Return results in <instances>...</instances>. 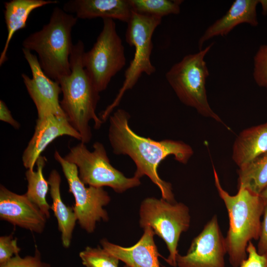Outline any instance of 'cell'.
Here are the masks:
<instances>
[{
    "label": "cell",
    "instance_id": "29",
    "mask_svg": "<svg viewBox=\"0 0 267 267\" xmlns=\"http://www.w3.org/2000/svg\"><path fill=\"white\" fill-rule=\"evenodd\" d=\"M257 250L261 254L267 253V204L265 203Z\"/></svg>",
    "mask_w": 267,
    "mask_h": 267
},
{
    "label": "cell",
    "instance_id": "1",
    "mask_svg": "<svg viewBox=\"0 0 267 267\" xmlns=\"http://www.w3.org/2000/svg\"><path fill=\"white\" fill-rule=\"evenodd\" d=\"M130 118L127 111L119 109L108 119V137L113 153L129 156L136 166L134 176L140 179L147 176L159 188L162 198L175 202L171 184L161 178L158 168L170 155L180 163L187 164L193 155L192 148L181 140L157 141L140 136L130 128Z\"/></svg>",
    "mask_w": 267,
    "mask_h": 267
},
{
    "label": "cell",
    "instance_id": "10",
    "mask_svg": "<svg viewBox=\"0 0 267 267\" xmlns=\"http://www.w3.org/2000/svg\"><path fill=\"white\" fill-rule=\"evenodd\" d=\"M54 157L62 168L69 191L74 197L73 208L79 224L87 232H93L97 222L109 219L104 207L110 202V196L103 187L86 186L79 178L77 167L66 160L58 151H55Z\"/></svg>",
    "mask_w": 267,
    "mask_h": 267
},
{
    "label": "cell",
    "instance_id": "16",
    "mask_svg": "<svg viewBox=\"0 0 267 267\" xmlns=\"http://www.w3.org/2000/svg\"><path fill=\"white\" fill-rule=\"evenodd\" d=\"M63 9L78 19L102 18L127 23L133 11L129 0H71L64 4Z\"/></svg>",
    "mask_w": 267,
    "mask_h": 267
},
{
    "label": "cell",
    "instance_id": "20",
    "mask_svg": "<svg viewBox=\"0 0 267 267\" xmlns=\"http://www.w3.org/2000/svg\"><path fill=\"white\" fill-rule=\"evenodd\" d=\"M47 181L52 200L51 209L57 221L58 229L61 232L62 245L67 248L71 244L77 218L73 208L67 206L62 201L60 194L61 179L59 173L56 170L51 171Z\"/></svg>",
    "mask_w": 267,
    "mask_h": 267
},
{
    "label": "cell",
    "instance_id": "25",
    "mask_svg": "<svg viewBox=\"0 0 267 267\" xmlns=\"http://www.w3.org/2000/svg\"><path fill=\"white\" fill-rule=\"evenodd\" d=\"M253 79L260 87L267 88V43L260 45L253 59Z\"/></svg>",
    "mask_w": 267,
    "mask_h": 267
},
{
    "label": "cell",
    "instance_id": "7",
    "mask_svg": "<svg viewBox=\"0 0 267 267\" xmlns=\"http://www.w3.org/2000/svg\"><path fill=\"white\" fill-rule=\"evenodd\" d=\"M139 222L140 227H151L155 234L163 239L169 253L165 261L169 265L177 267L179 238L190 226L188 207L181 202L147 197L141 203Z\"/></svg>",
    "mask_w": 267,
    "mask_h": 267
},
{
    "label": "cell",
    "instance_id": "34",
    "mask_svg": "<svg viewBox=\"0 0 267 267\" xmlns=\"http://www.w3.org/2000/svg\"><path fill=\"white\" fill-rule=\"evenodd\" d=\"M124 267H128V266H125Z\"/></svg>",
    "mask_w": 267,
    "mask_h": 267
},
{
    "label": "cell",
    "instance_id": "30",
    "mask_svg": "<svg viewBox=\"0 0 267 267\" xmlns=\"http://www.w3.org/2000/svg\"><path fill=\"white\" fill-rule=\"evenodd\" d=\"M0 120L10 124L15 129L20 127V123L13 118L7 105L2 100H0Z\"/></svg>",
    "mask_w": 267,
    "mask_h": 267
},
{
    "label": "cell",
    "instance_id": "21",
    "mask_svg": "<svg viewBox=\"0 0 267 267\" xmlns=\"http://www.w3.org/2000/svg\"><path fill=\"white\" fill-rule=\"evenodd\" d=\"M46 162V158L41 155L36 162V171L27 169L26 171L25 176L28 186L27 191L25 194L40 208L48 219L50 217L49 210L51 209L46 200L49 184L43 175V169Z\"/></svg>",
    "mask_w": 267,
    "mask_h": 267
},
{
    "label": "cell",
    "instance_id": "9",
    "mask_svg": "<svg viewBox=\"0 0 267 267\" xmlns=\"http://www.w3.org/2000/svg\"><path fill=\"white\" fill-rule=\"evenodd\" d=\"M103 28L92 48L85 52L83 64L99 92L126 63L124 47L111 19H103Z\"/></svg>",
    "mask_w": 267,
    "mask_h": 267
},
{
    "label": "cell",
    "instance_id": "12",
    "mask_svg": "<svg viewBox=\"0 0 267 267\" xmlns=\"http://www.w3.org/2000/svg\"><path fill=\"white\" fill-rule=\"evenodd\" d=\"M22 51L31 69L32 77L30 78L24 73L21 74V77L36 106L38 119L51 115L67 118L59 100V94L62 93L59 84L45 75L36 55L23 48Z\"/></svg>",
    "mask_w": 267,
    "mask_h": 267
},
{
    "label": "cell",
    "instance_id": "24",
    "mask_svg": "<svg viewBox=\"0 0 267 267\" xmlns=\"http://www.w3.org/2000/svg\"><path fill=\"white\" fill-rule=\"evenodd\" d=\"M86 267H118L119 260L102 247H87L79 254Z\"/></svg>",
    "mask_w": 267,
    "mask_h": 267
},
{
    "label": "cell",
    "instance_id": "13",
    "mask_svg": "<svg viewBox=\"0 0 267 267\" xmlns=\"http://www.w3.org/2000/svg\"><path fill=\"white\" fill-rule=\"evenodd\" d=\"M0 218L38 233L44 231L47 218L26 195L14 193L0 186Z\"/></svg>",
    "mask_w": 267,
    "mask_h": 267
},
{
    "label": "cell",
    "instance_id": "23",
    "mask_svg": "<svg viewBox=\"0 0 267 267\" xmlns=\"http://www.w3.org/2000/svg\"><path fill=\"white\" fill-rule=\"evenodd\" d=\"M133 11L162 18L170 14H178L181 0H129Z\"/></svg>",
    "mask_w": 267,
    "mask_h": 267
},
{
    "label": "cell",
    "instance_id": "14",
    "mask_svg": "<svg viewBox=\"0 0 267 267\" xmlns=\"http://www.w3.org/2000/svg\"><path fill=\"white\" fill-rule=\"evenodd\" d=\"M68 135L81 141L80 134L66 117L51 115L37 119L34 133L22 155L24 167L34 170L38 158L46 147L56 138Z\"/></svg>",
    "mask_w": 267,
    "mask_h": 267
},
{
    "label": "cell",
    "instance_id": "26",
    "mask_svg": "<svg viewBox=\"0 0 267 267\" xmlns=\"http://www.w3.org/2000/svg\"><path fill=\"white\" fill-rule=\"evenodd\" d=\"M0 267H50V266L42 261L40 252L36 247L34 256L22 258L19 255H16Z\"/></svg>",
    "mask_w": 267,
    "mask_h": 267
},
{
    "label": "cell",
    "instance_id": "2",
    "mask_svg": "<svg viewBox=\"0 0 267 267\" xmlns=\"http://www.w3.org/2000/svg\"><path fill=\"white\" fill-rule=\"evenodd\" d=\"M85 46L81 40L74 44L70 57L71 73L60 78L62 99L61 107L71 126L80 134L81 142H90L92 133L89 122L99 129L103 122L96 114L99 92L84 67Z\"/></svg>",
    "mask_w": 267,
    "mask_h": 267
},
{
    "label": "cell",
    "instance_id": "15",
    "mask_svg": "<svg viewBox=\"0 0 267 267\" xmlns=\"http://www.w3.org/2000/svg\"><path fill=\"white\" fill-rule=\"evenodd\" d=\"M143 229L140 239L131 247L116 245L106 239L100 241L101 245L128 267H160L158 259L160 255L154 240L155 233L150 226Z\"/></svg>",
    "mask_w": 267,
    "mask_h": 267
},
{
    "label": "cell",
    "instance_id": "33",
    "mask_svg": "<svg viewBox=\"0 0 267 267\" xmlns=\"http://www.w3.org/2000/svg\"><path fill=\"white\" fill-rule=\"evenodd\" d=\"M266 89H267V88Z\"/></svg>",
    "mask_w": 267,
    "mask_h": 267
},
{
    "label": "cell",
    "instance_id": "6",
    "mask_svg": "<svg viewBox=\"0 0 267 267\" xmlns=\"http://www.w3.org/2000/svg\"><path fill=\"white\" fill-rule=\"evenodd\" d=\"M161 22V18L133 11L131 18L127 23L125 37L126 42L134 48V58L125 72V80L116 97L99 114V118L103 123L109 119L114 108L119 105L125 92L135 85L143 73L149 76L155 72L156 68L150 60L153 47L152 37Z\"/></svg>",
    "mask_w": 267,
    "mask_h": 267
},
{
    "label": "cell",
    "instance_id": "17",
    "mask_svg": "<svg viewBox=\"0 0 267 267\" xmlns=\"http://www.w3.org/2000/svg\"><path fill=\"white\" fill-rule=\"evenodd\" d=\"M259 3V0H235L226 13L209 26L199 38V50L207 41L215 37L226 36L241 24L257 26V6Z\"/></svg>",
    "mask_w": 267,
    "mask_h": 267
},
{
    "label": "cell",
    "instance_id": "19",
    "mask_svg": "<svg viewBox=\"0 0 267 267\" xmlns=\"http://www.w3.org/2000/svg\"><path fill=\"white\" fill-rule=\"evenodd\" d=\"M57 2L50 0H11L4 2V15L7 35L0 55V66L7 60V52L13 36L17 31L26 27L31 12L38 8Z\"/></svg>",
    "mask_w": 267,
    "mask_h": 267
},
{
    "label": "cell",
    "instance_id": "8",
    "mask_svg": "<svg viewBox=\"0 0 267 267\" xmlns=\"http://www.w3.org/2000/svg\"><path fill=\"white\" fill-rule=\"evenodd\" d=\"M93 150H89L82 142L70 148L64 158L78 168L79 176L86 185L103 187L108 186L121 193L139 186L140 179L134 176L128 178L110 163L103 144L96 141Z\"/></svg>",
    "mask_w": 267,
    "mask_h": 267
},
{
    "label": "cell",
    "instance_id": "32",
    "mask_svg": "<svg viewBox=\"0 0 267 267\" xmlns=\"http://www.w3.org/2000/svg\"><path fill=\"white\" fill-rule=\"evenodd\" d=\"M265 203L267 204V187L265 188L260 194Z\"/></svg>",
    "mask_w": 267,
    "mask_h": 267
},
{
    "label": "cell",
    "instance_id": "27",
    "mask_svg": "<svg viewBox=\"0 0 267 267\" xmlns=\"http://www.w3.org/2000/svg\"><path fill=\"white\" fill-rule=\"evenodd\" d=\"M20 248L16 238L12 235L0 237V266L8 262L14 256L19 255Z\"/></svg>",
    "mask_w": 267,
    "mask_h": 267
},
{
    "label": "cell",
    "instance_id": "4",
    "mask_svg": "<svg viewBox=\"0 0 267 267\" xmlns=\"http://www.w3.org/2000/svg\"><path fill=\"white\" fill-rule=\"evenodd\" d=\"M77 21L74 15L55 7L48 23L22 42L23 48L37 53L44 72L56 82L71 73L70 57L74 45L71 33Z\"/></svg>",
    "mask_w": 267,
    "mask_h": 267
},
{
    "label": "cell",
    "instance_id": "31",
    "mask_svg": "<svg viewBox=\"0 0 267 267\" xmlns=\"http://www.w3.org/2000/svg\"><path fill=\"white\" fill-rule=\"evenodd\" d=\"M259 4H261L264 15L267 14V0H259Z\"/></svg>",
    "mask_w": 267,
    "mask_h": 267
},
{
    "label": "cell",
    "instance_id": "5",
    "mask_svg": "<svg viewBox=\"0 0 267 267\" xmlns=\"http://www.w3.org/2000/svg\"><path fill=\"white\" fill-rule=\"evenodd\" d=\"M213 45L212 43L196 53L186 55L170 68L165 77L181 103L229 130L211 108L207 98L206 83L209 71L205 57Z\"/></svg>",
    "mask_w": 267,
    "mask_h": 267
},
{
    "label": "cell",
    "instance_id": "18",
    "mask_svg": "<svg viewBox=\"0 0 267 267\" xmlns=\"http://www.w3.org/2000/svg\"><path fill=\"white\" fill-rule=\"evenodd\" d=\"M267 152V121L242 130L232 146V159L240 168Z\"/></svg>",
    "mask_w": 267,
    "mask_h": 267
},
{
    "label": "cell",
    "instance_id": "22",
    "mask_svg": "<svg viewBox=\"0 0 267 267\" xmlns=\"http://www.w3.org/2000/svg\"><path fill=\"white\" fill-rule=\"evenodd\" d=\"M238 188L260 195L267 187V152L237 171Z\"/></svg>",
    "mask_w": 267,
    "mask_h": 267
},
{
    "label": "cell",
    "instance_id": "28",
    "mask_svg": "<svg viewBox=\"0 0 267 267\" xmlns=\"http://www.w3.org/2000/svg\"><path fill=\"white\" fill-rule=\"evenodd\" d=\"M247 258L239 267H267V253L261 254L252 241L247 247Z\"/></svg>",
    "mask_w": 267,
    "mask_h": 267
},
{
    "label": "cell",
    "instance_id": "11",
    "mask_svg": "<svg viewBox=\"0 0 267 267\" xmlns=\"http://www.w3.org/2000/svg\"><path fill=\"white\" fill-rule=\"evenodd\" d=\"M225 238L214 215L192 240L184 255L178 254L177 267H225Z\"/></svg>",
    "mask_w": 267,
    "mask_h": 267
},
{
    "label": "cell",
    "instance_id": "3",
    "mask_svg": "<svg viewBox=\"0 0 267 267\" xmlns=\"http://www.w3.org/2000/svg\"><path fill=\"white\" fill-rule=\"evenodd\" d=\"M213 172L216 188L228 215L229 228L225 238L229 261L232 267H239L247 257L249 243L259 238L265 203L260 195L242 187L231 195L222 186L214 167Z\"/></svg>",
    "mask_w": 267,
    "mask_h": 267
}]
</instances>
